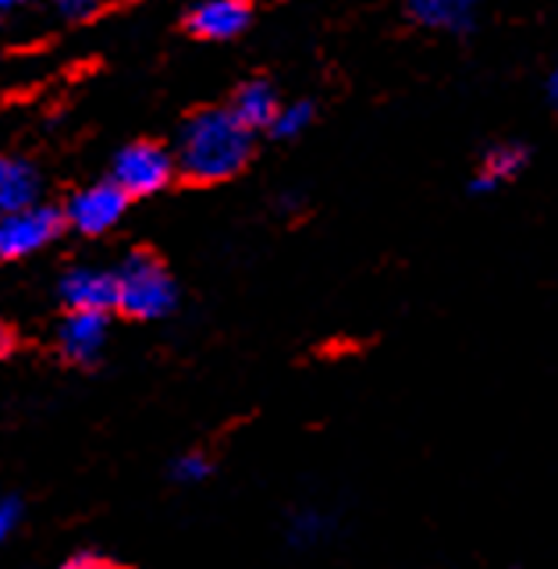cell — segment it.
I'll list each match as a JSON object with an SVG mask.
<instances>
[{"mask_svg": "<svg viewBox=\"0 0 558 569\" xmlns=\"http://www.w3.org/2000/svg\"><path fill=\"white\" fill-rule=\"evenodd\" d=\"M129 200L132 196L124 192L114 178L111 182H100V186H89L82 192H76L64 207V224L76 228L79 236H103V231H111L121 218L124 210H129Z\"/></svg>", "mask_w": 558, "mask_h": 569, "instance_id": "5b68a950", "label": "cell"}, {"mask_svg": "<svg viewBox=\"0 0 558 569\" xmlns=\"http://www.w3.org/2000/svg\"><path fill=\"white\" fill-rule=\"evenodd\" d=\"M40 203V171L22 157H0V213Z\"/></svg>", "mask_w": 558, "mask_h": 569, "instance_id": "8fae6325", "label": "cell"}, {"mask_svg": "<svg viewBox=\"0 0 558 569\" xmlns=\"http://www.w3.org/2000/svg\"><path fill=\"white\" fill-rule=\"evenodd\" d=\"M253 22V4L249 0H200L189 18L186 29L200 40H236Z\"/></svg>", "mask_w": 558, "mask_h": 569, "instance_id": "8992f818", "label": "cell"}, {"mask_svg": "<svg viewBox=\"0 0 558 569\" xmlns=\"http://www.w3.org/2000/svg\"><path fill=\"white\" fill-rule=\"evenodd\" d=\"M210 470H213V467H210V459H207L203 452H186L182 459L175 462V470H171V473H175L178 480H182V485H200V480L210 477Z\"/></svg>", "mask_w": 558, "mask_h": 569, "instance_id": "9a60e30c", "label": "cell"}, {"mask_svg": "<svg viewBox=\"0 0 558 569\" xmlns=\"http://www.w3.org/2000/svg\"><path fill=\"white\" fill-rule=\"evenodd\" d=\"M328 516H320V512H299L296 516V523H292V541L296 545H313L320 541L323 533H328Z\"/></svg>", "mask_w": 558, "mask_h": 569, "instance_id": "5bb4252c", "label": "cell"}, {"mask_svg": "<svg viewBox=\"0 0 558 569\" xmlns=\"http://www.w3.org/2000/svg\"><path fill=\"white\" fill-rule=\"evenodd\" d=\"M527 160H530V153L519 147V142H498V147H491L488 153L480 157V168H477L474 182H470V192L488 196V192L501 189L509 178H516L519 171L527 168Z\"/></svg>", "mask_w": 558, "mask_h": 569, "instance_id": "30bf717a", "label": "cell"}, {"mask_svg": "<svg viewBox=\"0 0 558 569\" xmlns=\"http://www.w3.org/2000/svg\"><path fill=\"white\" fill-rule=\"evenodd\" d=\"M253 153V129L231 107H210L192 114L178 136V171L192 182H228Z\"/></svg>", "mask_w": 558, "mask_h": 569, "instance_id": "6da1fadb", "label": "cell"}, {"mask_svg": "<svg viewBox=\"0 0 558 569\" xmlns=\"http://www.w3.org/2000/svg\"><path fill=\"white\" fill-rule=\"evenodd\" d=\"M89 566H111V559L97 556V551H76V556L64 559V569H89Z\"/></svg>", "mask_w": 558, "mask_h": 569, "instance_id": "ac0fdd59", "label": "cell"}, {"mask_svg": "<svg viewBox=\"0 0 558 569\" xmlns=\"http://www.w3.org/2000/svg\"><path fill=\"white\" fill-rule=\"evenodd\" d=\"M61 299L68 310H118V274L100 267H76L61 278Z\"/></svg>", "mask_w": 558, "mask_h": 569, "instance_id": "52a82bcc", "label": "cell"}, {"mask_svg": "<svg viewBox=\"0 0 558 569\" xmlns=\"http://www.w3.org/2000/svg\"><path fill=\"white\" fill-rule=\"evenodd\" d=\"M18 520H22V506H18V498H0V545H4Z\"/></svg>", "mask_w": 558, "mask_h": 569, "instance_id": "2e32d148", "label": "cell"}, {"mask_svg": "<svg viewBox=\"0 0 558 569\" xmlns=\"http://www.w3.org/2000/svg\"><path fill=\"white\" fill-rule=\"evenodd\" d=\"M548 97H551V103L558 107V68L551 71V79H548Z\"/></svg>", "mask_w": 558, "mask_h": 569, "instance_id": "ffe728a7", "label": "cell"}, {"mask_svg": "<svg viewBox=\"0 0 558 569\" xmlns=\"http://www.w3.org/2000/svg\"><path fill=\"white\" fill-rule=\"evenodd\" d=\"M231 111L239 114L242 124H249V129H271L281 103H278V93L271 89V82H246L239 93H236V103H231Z\"/></svg>", "mask_w": 558, "mask_h": 569, "instance_id": "7c38bea8", "label": "cell"}, {"mask_svg": "<svg viewBox=\"0 0 558 569\" xmlns=\"http://www.w3.org/2000/svg\"><path fill=\"white\" fill-rule=\"evenodd\" d=\"M111 178L129 196H153L175 178V157L160 142H132L114 157Z\"/></svg>", "mask_w": 558, "mask_h": 569, "instance_id": "277c9868", "label": "cell"}, {"mask_svg": "<svg viewBox=\"0 0 558 569\" xmlns=\"http://www.w3.org/2000/svg\"><path fill=\"white\" fill-rule=\"evenodd\" d=\"M53 8H58L64 18H71V22H82V18L97 14L100 0H53Z\"/></svg>", "mask_w": 558, "mask_h": 569, "instance_id": "e0dca14e", "label": "cell"}, {"mask_svg": "<svg viewBox=\"0 0 558 569\" xmlns=\"http://www.w3.org/2000/svg\"><path fill=\"white\" fill-rule=\"evenodd\" d=\"M107 342V313L103 310H71L61 325V352L71 363H93Z\"/></svg>", "mask_w": 558, "mask_h": 569, "instance_id": "ba28073f", "label": "cell"}, {"mask_svg": "<svg viewBox=\"0 0 558 569\" xmlns=\"http://www.w3.org/2000/svg\"><path fill=\"white\" fill-rule=\"evenodd\" d=\"M412 22L441 32H470L477 22V0H406Z\"/></svg>", "mask_w": 558, "mask_h": 569, "instance_id": "9c48e42d", "label": "cell"}, {"mask_svg": "<svg viewBox=\"0 0 558 569\" xmlns=\"http://www.w3.org/2000/svg\"><path fill=\"white\" fill-rule=\"evenodd\" d=\"M310 121H313V103L310 100H299V103H288L278 111L275 124H271V132L278 139H296L299 132L310 129Z\"/></svg>", "mask_w": 558, "mask_h": 569, "instance_id": "4fadbf2b", "label": "cell"}, {"mask_svg": "<svg viewBox=\"0 0 558 569\" xmlns=\"http://www.w3.org/2000/svg\"><path fill=\"white\" fill-rule=\"evenodd\" d=\"M11 346H14V335H11L4 325H0V356H8V352H11Z\"/></svg>", "mask_w": 558, "mask_h": 569, "instance_id": "d6986e66", "label": "cell"}, {"mask_svg": "<svg viewBox=\"0 0 558 569\" xmlns=\"http://www.w3.org/2000/svg\"><path fill=\"white\" fill-rule=\"evenodd\" d=\"M178 292L175 281L165 271V263L153 260L150 253H132L118 271V310L139 317V320H157L175 310Z\"/></svg>", "mask_w": 558, "mask_h": 569, "instance_id": "7a4b0ae2", "label": "cell"}, {"mask_svg": "<svg viewBox=\"0 0 558 569\" xmlns=\"http://www.w3.org/2000/svg\"><path fill=\"white\" fill-rule=\"evenodd\" d=\"M61 224H64V213L43 203L0 213V260H22V257L40 253L43 246L58 239Z\"/></svg>", "mask_w": 558, "mask_h": 569, "instance_id": "3957f363", "label": "cell"}, {"mask_svg": "<svg viewBox=\"0 0 558 569\" xmlns=\"http://www.w3.org/2000/svg\"><path fill=\"white\" fill-rule=\"evenodd\" d=\"M26 0H0V14H8V11H14V8H22Z\"/></svg>", "mask_w": 558, "mask_h": 569, "instance_id": "44dd1931", "label": "cell"}]
</instances>
